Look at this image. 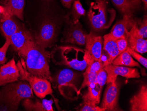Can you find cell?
Instances as JSON below:
<instances>
[{
    "label": "cell",
    "instance_id": "cell-1",
    "mask_svg": "<svg viewBox=\"0 0 147 111\" xmlns=\"http://www.w3.org/2000/svg\"><path fill=\"white\" fill-rule=\"evenodd\" d=\"M24 61L26 67L30 74L52 82L49 62L51 53L36 44L32 40L21 53L18 54Z\"/></svg>",
    "mask_w": 147,
    "mask_h": 111
},
{
    "label": "cell",
    "instance_id": "cell-2",
    "mask_svg": "<svg viewBox=\"0 0 147 111\" xmlns=\"http://www.w3.org/2000/svg\"><path fill=\"white\" fill-rule=\"evenodd\" d=\"M51 58L57 65H63L78 71H84L94 60L85 49L73 46H61L51 53Z\"/></svg>",
    "mask_w": 147,
    "mask_h": 111
},
{
    "label": "cell",
    "instance_id": "cell-3",
    "mask_svg": "<svg viewBox=\"0 0 147 111\" xmlns=\"http://www.w3.org/2000/svg\"><path fill=\"white\" fill-rule=\"evenodd\" d=\"M33 97V90L25 81L20 80L7 84L0 90V103L10 104L16 110L21 101Z\"/></svg>",
    "mask_w": 147,
    "mask_h": 111
},
{
    "label": "cell",
    "instance_id": "cell-4",
    "mask_svg": "<svg viewBox=\"0 0 147 111\" xmlns=\"http://www.w3.org/2000/svg\"><path fill=\"white\" fill-rule=\"evenodd\" d=\"M107 4L106 0H95L91 3L88 17L91 27L96 31L108 29L115 17L109 16L115 12L113 9H108Z\"/></svg>",
    "mask_w": 147,
    "mask_h": 111
},
{
    "label": "cell",
    "instance_id": "cell-5",
    "mask_svg": "<svg viewBox=\"0 0 147 111\" xmlns=\"http://www.w3.org/2000/svg\"><path fill=\"white\" fill-rule=\"evenodd\" d=\"M16 64L20 72V80L28 82L36 96L43 99L45 96L52 95L53 90L51 83L48 80L41 78L29 73L22 58Z\"/></svg>",
    "mask_w": 147,
    "mask_h": 111
},
{
    "label": "cell",
    "instance_id": "cell-6",
    "mask_svg": "<svg viewBox=\"0 0 147 111\" xmlns=\"http://www.w3.org/2000/svg\"><path fill=\"white\" fill-rule=\"evenodd\" d=\"M57 29L56 22L50 18H46L43 20L34 40L38 46L46 49L51 48L56 41L57 36Z\"/></svg>",
    "mask_w": 147,
    "mask_h": 111
},
{
    "label": "cell",
    "instance_id": "cell-7",
    "mask_svg": "<svg viewBox=\"0 0 147 111\" xmlns=\"http://www.w3.org/2000/svg\"><path fill=\"white\" fill-rule=\"evenodd\" d=\"M78 78L77 74L69 69H64L53 78L52 82L54 83V88H58L61 94L64 97H69L72 91L78 96V90L76 86Z\"/></svg>",
    "mask_w": 147,
    "mask_h": 111
},
{
    "label": "cell",
    "instance_id": "cell-8",
    "mask_svg": "<svg viewBox=\"0 0 147 111\" xmlns=\"http://www.w3.org/2000/svg\"><path fill=\"white\" fill-rule=\"evenodd\" d=\"M65 18L66 26L61 41L77 45H85L87 34L81 23L79 21L74 23L68 15L66 16Z\"/></svg>",
    "mask_w": 147,
    "mask_h": 111
},
{
    "label": "cell",
    "instance_id": "cell-9",
    "mask_svg": "<svg viewBox=\"0 0 147 111\" xmlns=\"http://www.w3.org/2000/svg\"><path fill=\"white\" fill-rule=\"evenodd\" d=\"M120 85L118 82L109 83L105 90L100 107L105 111H122L118 106Z\"/></svg>",
    "mask_w": 147,
    "mask_h": 111
},
{
    "label": "cell",
    "instance_id": "cell-10",
    "mask_svg": "<svg viewBox=\"0 0 147 111\" xmlns=\"http://www.w3.org/2000/svg\"><path fill=\"white\" fill-rule=\"evenodd\" d=\"M107 74V83H114L118 76L125 77L126 78H134L140 77L138 70L135 68L124 66H117L112 64L107 65L104 67Z\"/></svg>",
    "mask_w": 147,
    "mask_h": 111
},
{
    "label": "cell",
    "instance_id": "cell-11",
    "mask_svg": "<svg viewBox=\"0 0 147 111\" xmlns=\"http://www.w3.org/2000/svg\"><path fill=\"white\" fill-rule=\"evenodd\" d=\"M10 40L11 48L19 54L34 40V38L30 32L21 25L19 29L11 36Z\"/></svg>",
    "mask_w": 147,
    "mask_h": 111
},
{
    "label": "cell",
    "instance_id": "cell-12",
    "mask_svg": "<svg viewBox=\"0 0 147 111\" xmlns=\"http://www.w3.org/2000/svg\"><path fill=\"white\" fill-rule=\"evenodd\" d=\"M20 77L19 69L14 58L0 67V86L18 81Z\"/></svg>",
    "mask_w": 147,
    "mask_h": 111
},
{
    "label": "cell",
    "instance_id": "cell-13",
    "mask_svg": "<svg viewBox=\"0 0 147 111\" xmlns=\"http://www.w3.org/2000/svg\"><path fill=\"white\" fill-rule=\"evenodd\" d=\"M137 22L135 20L130 30L126 34L129 47L139 53H145L147 51V40L139 35Z\"/></svg>",
    "mask_w": 147,
    "mask_h": 111
},
{
    "label": "cell",
    "instance_id": "cell-14",
    "mask_svg": "<svg viewBox=\"0 0 147 111\" xmlns=\"http://www.w3.org/2000/svg\"><path fill=\"white\" fill-rule=\"evenodd\" d=\"M103 39L92 32L86 35V49L88 50L93 60L98 61L103 50Z\"/></svg>",
    "mask_w": 147,
    "mask_h": 111
},
{
    "label": "cell",
    "instance_id": "cell-15",
    "mask_svg": "<svg viewBox=\"0 0 147 111\" xmlns=\"http://www.w3.org/2000/svg\"><path fill=\"white\" fill-rule=\"evenodd\" d=\"M15 17L5 12L0 15V30L5 38L10 39L11 36L21 27Z\"/></svg>",
    "mask_w": 147,
    "mask_h": 111
},
{
    "label": "cell",
    "instance_id": "cell-16",
    "mask_svg": "<svg viewBox=\"0 0 147 111\" xmlns=\"http://www.w3.org/2000/svg\"><path fill=\"white\" fill-rule=\"evenodd\" d=\"M135 20L133 16L123 15V19L117 21L112 27L110 33L115 39L127 36L126 34L130 30Z\"/></svg>",
    "mask_w": 147,
    "mask_h": 111
},
{
    "label": "cell",
    "instance_id": "cell-17",
    "mask_svg": "<svg viewBox=\"0 0 147 111\" xmlns=\"http://www.w3.org/2000/svg\"><path fill=\"white\" fill-rule=\"evenodd\" d=\"M1 3L5 13L23 20L25 0H1Z\"/></svg>",
    "mask_w": 147,
    "mask_h": 111
},
{
    "label": "cell",
    "instance_id": "cell-18",
    "mask_svg": "<svg viewBox=\"0 0 147 111\" xmlns=\"http://www.w3.org/2000/svg\"><path fill=\"white\" fill-rule=\"evenodd\" d=\"M53 101L52 99H42L37 100L35 101L31 100L30 98L24 99L22 105L26 110L34 111H53Z\"/></svg>",
    "mask_w": 147,
    "mask_h": 111
},
{
    "label": "cell",
    "instance_id": "cell-19",
    "mask_svg": "<svg viewBox=\"0 0 147 111\" xmlns=\"http://www.w3.org/2000/svg\"><path fill=\"white\" fill-rule=\"evenodd\" d=\"M131 111H147V86L143 85L130 100Z\"/></svg>",
    "mask_w": 147,
    "mask_h": 111
},
{
    "label": "cell",
    "instance_id": "cell-20",
    "mask_svg": "<svg viewBox=\"0 0 147 111\" xmlns=\"http://www.w3.org/2000/svg\"><path fill=\"white\" fill-rule=\"evenodd\" d=\"M116 8L123 15L133 16L141 4V0H112Z\"/></svg>",
    "mask_w": 147,
    "mask_h": 111
},
{
    "label": "cell",
    "instance_id": "cell-21",
    "mask_svg": "<svg viewBox=\"0 0 147 111\" xmlns=\"http://www.w3.org/2000/svg\"><path fill=\"white\" fill-rule=\"evenodd\" d=\"M103 50L109 56L110 63H111L120 54L116 42V39L113 37L110 33L104 35Z\"/></svg>",
    "mask_w": 147,
    "mask_h": 111
},
{
    "label": "cell",
    "instance_id": "cell-22",
    "mask_svg": "<svg viewBox=\"0 0 147 111\" xmlns=\"http://www.w3.org/2000/svg\"><path fill=\"white\" fill-rule=\"evenodd\" d=\"M102 88L97 83H92L88 86V90L82 96L83 101L98 105L100 104Z\"/></svg>",
    "mask_w": 147,
    "mask_h": 111
},
{
    "label": "cell",
    "instance_id": "cell-23",
    "mask_svg": "<svg viewBox=\"0 0 147 111\" xmlns=\"http://www.w3.org/2000/svg\"><path fill=\"white\" fill-rule=\"evenodd\" d=\"M111 64L117 66L130 67H139L140 64L133 59V57L129 53L127 50L122 52L111 62Z\"/></svg>",
    "mask_w": 147,
    "mask_h": 111
},
{
    "label": "cell",
    "instance_id": "cell-24",
    "mask_svg": "<svg viewBox=\"0 0 147 111\" xmlns=\"http://www.w3.org/2000/svg\"><path fill=\"white\" fill-rule=\"evenodd\" d=\"M71 12V19L74 23H77L81 16H84L86 14L80 2V0H76L72 4Z\"/></svg>",
    "mask_w": 147,
    "mask_h": 111
},
{
    "label": "cell",
    "instance_id": "cell-25",
    "mask_svg": "<svg viewBox=\"0 0 147 111\" xmlns=\"http://www.w3.org/2000/svg\"><path fill=\"white\" fill-rule=\"evenodd\" d=\"M83 81L81 86L78 89V94L81 92L82 89L88 86L92 83H97V73L85 70L83 73Z\"/></svg>",
    "mask_w": 147,
    "mask_h": 111
},
{
    "label": "cell",
    "instance_id": "cell-26",
    "mask_svg": "<svg viewBox=\"0 0 147 111\" xmlns=\"http://www.w3.org/2000/svg\"><path fill=\"white\" fill-rule=\"evenodd\" d=\"M76 108L77 111H105L104 108L99 107L97 105L82 102V103Z\"/></svg>",
    "mask_w": 147,
    "mask_h": 111
},
{
    "label": "cell",
    "instance_id": "cell-27",
    "mask_svg": "<svg viewBox=\"0 0 147 111\" xmlns=\"http://www.w3.org/2000/svg\"><path fill=\"white\" fill-rule=\"evenodd\" d=\"M5 42L2 47L0 48V65L5 64L8 61L6 58L7 52L10 46V40L9 38H6Z\"/></svg>",
    "mask_w": 147,
    "mask_h": 111
},
{
    "label": "cell",
    "instance_id": "cell-28",
    "mask_svg": "<svg viewBox=\"0 0 147 111\" xmlns=\"http://www.w3.org/2000/svg\"><path fill=\"white\" fill-rule=\"evenodd\" d=\"M137 28L139 35L143 39L147 37V16L145 17L142 20H137Z\"/></svg>",
    "mask_w": 147,
    "mask_h": 111
},
{
    "label": "cell",
    "instance_id": "cell-29",
    "mask_svg": "<svg viewBox=\"0 0 147 111\" xmlns=\"http://www.w3.org/2000/svg\"><path fill=\"white\" fill-rule=\"evenodd\" d=\"M126 50H127L129 53L131 55L133 58H134L136 60L138 61L140 63L142 64L144 67L147 68V59L146 58L143 57L141 54L136 52L135 50L128 47Z\"/></svg>",
    "mask_w": 147,
    "mask_h": 111
},
{
    "label": "cell",
    "instance_id": "cell-30",
    "mask_svg": "<svg viewBox=\"0 0 147 111\" xmlns=\"http://www.w3.org/2000/svg\"><path fill=\"white\" fill-rule=\"evenodd\" d=\"M108 74L104 68L100 69L97 73V83L103 88L106 83Z\"/></svg>",
    "mask_w": 147,
    "mask_h": 111
},
{
    "label": "cell",
    "instance_id": "cell-31",
    "mask_svg": "<svg viewBox=\"0 0 147 111\" xmlns=\"http://www.w3.org/2000/svg\"><path fill=\"white\" fill-rule=\"evenodd\" d=\"M116 42L120 54L126 50L129 47L127 36H124L121 38L116 39Z\"/></svg>",
    "mask_w": 147,
    "mask_h": 111
},
{
    "label": "cell",
    "instance_id": "cell-32",
    "mask_svg": "<svg viewBox=\"0 0 147 111\" xmlns=\"http://www.w3.org/2000/svg\"><path fill=\"white\" fill-rule=\"evenodd\" d=\"M105 67L102 63L99 61H94L86 69L87 71L97 73L101 68Z\"/></svg>",
    "mask_w": 147,
    "mask_h": 111
},
{
    "label": "cell",
    "instance_id": "cell-33",
    "mask_svg": "<svg viewBox=\"0 0 147 111\" xmlns=\"http://www.w3.org/2000/svg\"><path fill=\"white\" fill-rule=\"evenodd\" d=\"M0 111H16V109L8 104L0 103Z\"/></svg>",
    "mask_w": 147,
    "mask_h": 111
},
{
    "label": "cell",
    "instance_id": "cell-34",
    "mask_svg": "<svg viewBox=\"0 0 147 111\" xmlns=\"http://www.w3.org/2000/svg\"><path fill=\"white\" fill-rule=\"evenodd\" d=\"M62 4L64 7L69 9L73 3L76 0H61Z\"/></svg>",
    "mask_w": 147,
    "mask_h": 111
},
{
    "label": "cell",
    "instance_id": "cell-35",
    "mask_svg": "<svg viewBox=\"0 0 147 111\" xmlns=\"http://www.w3.org/2000/svg\"><path fill=\"white\" fill-rule=\"evenodd\" d=\"M5 12V9L3 6L0 5V15L3 14Z\"/></svg>",
    "mask_w": 147,
    "mask_h": 111
},
{
    "label": "cell",
    "instance_id": "cell-36",
    "mask_svg": "<svg viewBox=\"0 0 147 111\" xmlns=\"http://www.w3.org/2000/svg\"><path fill=\"white\" fill-rule=\"evenodd\" d=\"M142 1L143 2L144 5L145 6V9H146L147 7V0H142Z\"/></svg>",
    "mask_w": 147,
    "mask_h": 111
},
{
    "label": "cell",
    "instance_id": "cell-37",
    "mask_svg": "<svg viewBox=\"0 0 147 111\" xmlns=\"http://www.w3.org/2000/svg\"><path fill=\"white\" fill-rule=\"evenodd\" d=\"M44 1H49V0H44Z\"/></svg>",
    "mask_w": 147,
    "mask_h": 111
}]
</instances>
